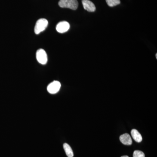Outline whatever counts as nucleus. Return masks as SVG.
Here are the masks:
<instances>
[{
    "label": "nucleus",
    "instance_id": "12",
    "mask_svg": "<svg viewBox=\"0 0 157 157\" xmlns=\"http://www.w3.org/2000/svg\"><path fill=\"white\" fill-rule=\"evenodd\" d=\"M121 157H129L128 156L125 155V156H122Z\"/></svg>",
    "mask_w": 157,
    "mask_h": 157
},
{
    "label": "nucleus",
    "instance_id": "13",
    "mask_svg": "<svg viewBox=\"0 0 157 157\" xmlns=\"http://www.w3.org/2000/svg\"><path fill=\"white\" fill-rule=\"evenodd\" d=\"M157 54L156 53V59H157Z\"/></svg>",
    "mask_w": 157,
    "mask_h": 157
},
{
    "label": "nucleus",
    "instance_id": "11",
    "mask_svg": "<svg viewBox=\"0 0 157 157\" xmlns=\"http://www.w3.org/2000/svg\"><path fill=\"white\" fill-rule=\"evenodd\" d=\"M133 157H145V155L143 152L139 150H136L134 152Z\"/></svg>",
    "mask_w": 157,
    "mask_h": 157
},
{
    "label": "nucleus",
    "instance_id": "4",
    "mask_svg": "<svg viewBox=\"0 0 157 157\" xmlns=\"http://www.w3.org/2000/svg\"><path fill=\"white\" fill-rule=\"evenodd\" d=\"M61 86V85L59 82L54 81L48 85L47 87V90L51 94H56L59 90Z\"/></svg>",
    "mask_w": 157,
    "mask_h": 157
},
{
    "label": "nucleus",
    "instance_id": "7",
    "mask_svg": "<svg viewBox=\"0 0 157 157\" xmlns=\"http://www.w3.org/2000/svg\"><path fill=\"white\" fill-rule=\"evenodd\" d=\"M120 140L124 145H130L132 144V140L128 134H124L120 137Z\"/></svg>",
    "mask_w": 157,
    "mask_h": 157
},
{
    "label": "nucleus",
    "instance_id": "10",
    "mask_svg": "<svg viewBox=\"0 0 157 157\" xmlns=\"http://www.w3.org/2000/svg\"><path fill=\"white\" fill-rule=\"evenodd\" d=\"M106 1L107 5L111 7L117 6L121 3L120 0H106Z\"/></svg>",
    "mask_w": 157,
    "mask_h": 157
},
{
    "label": "nucleus",
    "instance_id": "6",
    "mask_svg": "<svg viewBox=\"0 0 157 157\" xmlns=\"http://www.w3.org/2000/svg\"><path fill=\"white\" fill-rule=\"evenodd\" d=\"M82 4L85 10L89 12L95 11L96 7L94 4L90 0H82Z\"/></svg>",
    "mask_w": 157,
    "mask_h": 157
},
{
    "label": "nucleus",
    "instance_id": "5",
    "mask_svg": "<svg viewBox=\"0 0 157 157\" xmlns=\"http://www.w3.org/2000/svg\"><path fill=\"white\" fill-rule=\"evenodd\" d=\"M70 24L66 21H61L57 25L56 29L57 31L60 33H63L67 32L70 29Z\"/></svg>",
    "mask_w": 157,
    "mask_h": 157
},
{
    "label": "nucleus",
    "instance_id": "8",
    "mask_svg": "<svg viewBox=\"0 0 157 157\" xmlns=\"http://www.w3.org/2000/svg\"><path fill=\"white\" fill-rule=\"evenodd\" d=\"M131 135L133 139L138 143H140L142 140V137L140 133L136 129H133L131 131Z\"/></svg>",
    "mask_w": 157,
    "mask_h": 157
},
{
    "label": "nucleus",
    "instance_id": "9",
    "mask_svg": "<svg viewBox=\"0 0 157 157\" xmlns=\"http://www.w3.org/2000/svg\"><path fill=\"white\" fill-rule=\"evenodd\" d=\"M63 148L64 149L66 155L68 157H73L74 154L73 150L71 147L67 143H64L63 144Z\"/></svg>",
    "mask_w": 157,
    "mask_h": 157
},
{
    "label": "nucleus",
    "instance_id": "2",
    "mask_svg": "<svg viewBox=\"0 0 157 157\" xmlns=\"http://www.w3.org/2000/svg\"><path fill=\"white\" fill-rule=\"evenodd\" d=\"M48 25V21L45 18H41L38 20L36 23L35 27V33L36 34H39L45 30Z\"/></svg>",
    "mask_w": 157,
    "mask_h": 157
},
{
    "label": "nucleus",
    "instance_id": "1",
    "mask_svg": "<svg viewBox=\"0 0 157 157\" xmlns=\"http://www.w3.org/2000/svg\"><path fill=\"white\" fill-rule=\"evenodd\" d=\"M59 5L61 8L76 10L78 8V2L77 0H60Z\"/></svg>",
    "mask_w": 157,
    "mask_h": 157
},
{
    "label": "nucleus",
    "instance_id": "3",
    "mask_svg": "<svg viewBox=\"0 0 157 157\" xmlns=\"http://www.w3.org/2000/svg\"><path fill=\"white\" fill-rule=\"evenodd\" d=\"M36 56L37 61L39 63L42 65H45L47 63L48 61L47 54L44 49L41 48L37 50Z\"/></svg>",
    "mask_w": 157,
    "mask_h": 157
}]
</instances>
